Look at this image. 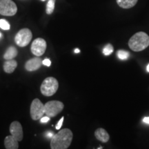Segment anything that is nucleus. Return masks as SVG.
<instances>
[{
	"label": "nucleus",
	"mask_w": 149,
	"mask_h": 149,
	"mask_svg": "<svg viewBox=\"0 0 149 149\" xmlns=\"http://www.w3.org/2000/svg\"><path fill=\"white\" fill-rule=\"evenodd\" d=\"M72 137V131L68 128L60 130L53 135L51 141V148L66 149L71 144Z\"/></svg>",
	"instance_id": "1"
},
{
	"label": "nucleus",
	"mask_w": 149,
	"mask_h": 149,
	"mask_svg": "<svg viewBox=\"0 0 149 149\" xmlns=\"http://www.w3.org/2000/svg\"><path fill=\"white\" fill-rule=\"evenodd\" d=\"M128 46L133 51H144L149 46V36L144 32L135 33L128 41Z\"/></svg>",
	"instance_id": "2"
},
{
	"label": "nucleus",
	"mask_w": 149,
	"mask_h": 149,
	"mask_svg": "<svg viewBox=\"0 0 149 149\" xmlns=\"http://www.w3.org/2000/svg\"><path fill=\"white\" fill-rule=\"evenodd\" d=\"M59 88L58 81L53 77L46 78L41 85L40 91L43 95L51 97L57 92Z\"/></svg>",
	"instance_id": "3"
},
{
	"label": "nucleus",
	"mask_w": 149,
	"mask_h": 149,
	"mask_svg": "<svg viewBox=\"0 0 149 149\" xmlns=\"http://www.w3.org/2000/svg\"><path fill=\"white\" fill-rule=\"evenodd\" d=\"M64 105L61 102L54 100L46 102L44 104V112L46 116L54 117L57 116L59 113H60L64 109Z\"/></svg>",
	"instance_id": "4"
},
{
	"label": "nucleus",
	"mask_w": 149,
	"mask_h": 149,
	"mask_svg": "<svg viewBox=\"0 0 149 149\" xmlns=\"http://www.w3.org/2000/svg\"><path fill=\"white\" fill-rule=\"evenodd\" d=\"M33 34L29 29H22L17 33L15 37L16 44L19 47H25L31 42Z\"/></svg>",
	"instance_id": "5"
},
{
	"label": "nucleus",
	"mask_w": 149,
	"mask_h": 149,
	"mask_svg": "<svg viewBox=\"0 0 149 149\" xmlns=\"http://www.w3.org/2000/svg\"><path fill=\"white\" fill-rule=\"evenodd\" d=\"M30 113H31V118L35 121L40 120L45 114L44 105L39 99H35L32 102L31 105Z\"/></svg>",
	"instance_id": "6"
},
{
	"label": "nucleus",
	"mask_w": 149,
	"mask_h": 149,
	"mask_svg": "<svg viewBox=\"0 0 149 149\" xmlns=\"http://www.w3.org/2000/svg\"><path fill=\"white\" fill-rule=\"evenodd\" d=\"M17 12V7L12 0H0V15L13 16Z\"/></svg>",
	"instance_id": "7"
},
{
	"label": "nucleus",
	"mask_w": 149,
	"mask_h": 149,
	"mask_svg": "<svg viewBox=\"0 0 149 149\" xmlns=\"http://www.w3.org/2000/svg\"><path fill=\"white\" fill-rule=\"evenodd\" d=\"M47 44L42 38H37L33 41L31 45V52L37 57H40L45 53Z\"/></svg>",
	"instance_id": "8"
},
{
	"label": "nucleus",
	"mask_w": 149,
	"mask_h": 149,
	"mask_svg": "<svg viewBox=\"0 0 149 149\" xmlns=\"http://www.w3.org/2000/svg\"><path fill=\"white\" fill-rule=\"evenodd\" d=\"M10 133L18 141L23 139V129L22 124L17 121L12 122L10 126Z\"/></svg>",
	"instance_id": "9"
},
{
	"label": "nucleus",
	"mask_w": 149,
	"mask_h": 149,
	"mask_svg": "<svg viewBox=\"0 0 149 149\" xmlns=\"http://www.w3.org/2000/svg\"><path fill=\"white\" fill-rule=\"evenodd\" d=\"M42 60L39 57H34L28 60L25 64V69L27 71H35L42 66Z\"/></svg>",
	"instance_id": "10"
},
{
	"label": "nucleus",
	"mask_w": 149,
	"mask_h": 149,
	"mask_svg": "<svg viewBox=\"0 0 149 149\" xmlns=\"http://www.w3.org/2000/svg\"><path fill=\"white\" fill-rule=\"evenodd\" d=\"M95 136L97 139H98L99 141H102L103 143L107 142L110 139V136L109 133H107V130L102 128H97L95 130Z\"/></svg>",
	"instance_id": "11"
},
{
	"label": "nucleus",
	"mask_w": 149,
	"mask_h": 149,
	"mask_svg": "<svg viewBox=\"0 0 149 149\" xmlns=\"http://www.w3.org/2000/svg\"><path fill=\"white\" fill-rule=\"evenodd\" d=\"M4 146L6 149H17L19 148L18 141L13 135L6 137L4 139Z\"/></svg>",
	"instance_id": "12"
},
{
	"label": "nucleus",
	"mask_w": 149,
	"mask_h": 149,
	"mask_svg": "<svg viewBox=\"0 0 149 149\" xmlns=\"http://www.w3.org/2000/svg\"><path fill=\"white\" fill-rule=\"evenodd\" d=\"M17 66V62L13 59L6 61L4 64H3V70H4L6 73L10 74L15 71Z\"/></svg>",
	"instance_id": "13"
},
{
	"label": "nucleus",
	"mask_w": 149,
	"mask_h": 149,
	"mask_svg": "<svg viewBox=\"0 0 149 149\" xmlns=\"http://www.w3.org/2000/svg\"><path fill=\"white\" fill-rule=\"evenodd\" d=\"M116 1L121 8L128 9L135 6L138 0H116Z\"/></svg>",
	"instance_id": "14"
},
{
	"label": "nucleus",
	"mask_w": 149,
	"mask_h": 149,
	"mask_svg": "<svg viewBox=\"0 0 149 149\" xmlns=\"http://www.w3.org/2000/svg\"><path fill=\"white\" fill-rule=\"evenodd\" d=\"M18 52L17 48L15 46H10L6 51L5 52L4 55H3V58L6 60H8V59H13L17 55Z\"/></svg>",
	"instance_id": "15"
},
{
	"label": "nucleus",
	"mask_w": 149,
	"mask_h": 149,
	"mask_svg": "<svg viewBox=\"0 0 149 149\" xmlns=\"http://www.w3.org/2000/svg\"><path fill=\"white\" fill-rule=\"evenodd\" d=\"M55 0H48L47 5H46V12L48 15H51L53 13L55 9Z\"/></svg>",
	"instance_id": "16"
},
{
	"label": "nucleus",
	"mask_w": 149,
	"mask_h": 149,
	"mask_svg": "<svg viewBox=\"0 0 149 149\" xmlns=\"http://www.w3.org/2000/svg\"><path fill=\"white\" fill-rule=\"evenodd\" d=\"M117 57H118L119 59H122V60H124V59H127L128 58L130 54L127 51L120 50V51H117Z\"/></svg>",
	"instance_id": "17"
},
{
	"label": "nucleus",
	"mask_w": 149,
	"mask_h": 149,
	"mask_svg": "<svg viewBox=\"0 0 149 149\" xmlns=\"http://www.w3.org/2000/svg\"><path fill=\"white\" fill-rule=\"evenodd\" d=\"M113 51H114V48H113V46L111 45V44H107L105 47L103 49V53L104 55H110L111 54L113 53Z\"/></svg>",
	"instance_id": "18"
},
{
	"label": "nucleus",
	"mask_w": 149,
	"mask_h": 149,
	"mask_svg": "<svg viewBox=\"0 0 149 149\" xmlns=\"http://www.w3.org/2000/svg\"><path fill=\"white\" fill-rule=\"evenodd\" d=\"M0 28L1 29L5 30V31H8L10 29V26L6 20L1 19H0Z\"/></svg>",
	"instance_id": "19"
},
{
	"label": "nucleus",
	"mask_w": 149,
	"mask_h": 149,
	"mask_svg": "<svg viewBox=\"0 0 149 149\" xmlns=\"http://www.w3.org/2000/svg\"><path fill=\"white\" fill-rule=\"evenodd\" d=\"M64 117H62L60 119V120L59 121L58 123H57V125H56V127H55L56 129L59 130L61 128V126H62L63 122H64Z\"/></svg>",
	"instance_id": "20"
},
{
	"label": "nucleus",
	"mask_w": 149,
	"mask_h": 149,
	"mask_svg": "<svg viewBox=\"0 0 149 149\" xmlns=\"http://www.w3.org/2000/svg\"><path fill=\"white\" fill-rule=\"evenodd\" d=\"M42 64H44V66H46L49 67V66H51V61L49 59L46 58L44 59V60L42 61Z\"/></svg>",
	"instance_id": "21"
},
{
	"label": "nucleus",
	"mask_w": 149,
	"mask_h": 149,
	"mask_svg": "<svg viewBox=\"0 0 149 149\" xmlns=\"http://www.w3.org/2000/svg\"><path fill=\"white\" fill-rule=\"evenodd\" d=\"M49 120H50V117H48V116L44 117V116H43L42 118L40 119V122L41 123H46V122H48Z\"/></svg>",
	"instance_id": "22"
},
{
	"label": "nucleus",
	"mask_w": 149,
	"mask_h": 149,
	"mask_svg": "<svg viewBox=\"0 0 149 149\" xmlns=\"http://www.w3.org/2000/svg\"><path fill=\"white\" fill-rule=\"evenodd\" d=\"M45 135L48 137V138H52V137H53L54 134L52 131H47L45 133Z\"/></svg>",
	"instance_id": "23"
},
{
	"label": "nucleus",
	"mask_w": 149,
	"mask_h": 149,
	"mask_svg": "<svg viewBox=\"0 0 149 149\" xmlns=\"http://www.w3.org/2000/svg\"><path fill=\"white\" fill-rule=\"evenodd\" d=\"M143 122L146 123V124H149V117H144V118L143 119Z\"/></svg>",
	"instance_id": "24"
},
{
	"label": "nucleus",
	"mask_w": 149,
	"mask_h": 149,
	"mask_svg": "<svg viewBox=\"0 0 149 149\" xmlns=\"http://www.w3.org/2000/svg\"><path fill=\"white\" fill-rule=\"evenodd\" d=\"M80 52L79 49H78V48H76V49H74V53H79Z\"/></svg>",
	"instance_id": "25"
},
{
	"label": "nucleus",
	"mask_w": 149,
	"mask_h": 149,
	"mask_svg": "<svg viewBox=\"0 0 149 149\" xmlns=\"http://www.w3.org/2000/svg\"><path fill=\"white\" fill-rule=\"evenodd\" d=\"M146 69H147V71L149 72V64H148V66H147V68H146Z\"/></svg>",
	"instance_id": "26"
},
{
	"label": "nucleus",
	"mask_w": 149,
	"mask_h": 149,
	"mask_svg": "<svg viewBox=\"0 0 149 149\" xmlns=\"http://www.w3.org/2000/svg\"><path fill=\"white\" fill-rule=\"evenodd\" d=\"M102 147H99L98 148V149H102Z\"/></svg>",
	"instance_id": "27"
},
{
	"label": "nucleus",
	"mask_w": 149,
	"mask_h": 149,
	"mask_svg": "<svg viewBox=\"0 0 149 149\" xmlns=\"http://www.w3.org/2000/svg\"><path fill=\"white\" fill-rule=\"evenodd\" d=\"M1 37V33H0V37Z\"/></svg>",
	"instance_id": "28"
},
{
	"label": "nucleus",
	"mask_w": 149,
	"mask_h": 149,
	"mask_svg": "<svg viewBox=\"0 0 149 149\" xmlns=\"http://www.w3.org/2000/svg\"><path fill=\"white\" fill-rule=\"evenodd\" d=\"M41 1H46V0H41Z\"/></svg>",
	"instance_id": "29"
}]
</instances>
